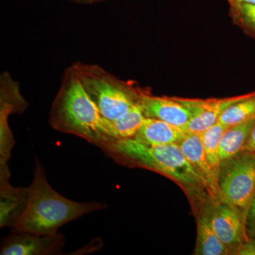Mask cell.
<instances>
[{
  "label": "cell",
  "mask_w": 255,
  "mask_h": 255,
  "mask_svg": "<svg viewBox=\"0 0 255 255\" xmlns=\"http://www.w3.org/2000/svg\"><path fill=\"white\" fill-rule=\"evenodd\" d=\"M139 105L146 118L158 119L187 131L191 114L175 97H158L142 90Z\"/></svg>",
  "instance_id": "30bf717a"
},
{
  "label": "cell",
  "mask_w": 255,
  "mask_h": 255,
  "mask_svg": "<svg viewBox=\"0 0 255 255\" xmlns=\"http://www.w3.org/2000/svg\"><path fill=\"white\" fill-rule=\"evenodd\" d=\"M228 128L219 122L215 125L210 127L205 131L200 133L206 157H207L211 168L218 179L219 177L221 164V156H220V144H221L223 133Z\"/></svg>",
  "instance_id": "2e32d148"
},
{
  "label": "cell",
  "mask_w": 255,
  "mask_h": 255,
  "mask_svg": "<svg viewBox=\"0 0 255 255\" xmlns=\"http://www.w3.org/2000/svg\"><path fill=\"white\" fill-rule=\"evenodd\" d=\"M196 255H231L228 248L215 232L209 214L206 210L199 215L197 221V238Z\"/></svg>",
  "instance_id": "5bb4252c"
},
{
  "label": "cell",
  "mask_w": 255,
  "mask_h": 255,
  "mask_svg": "<svg viewBox=\"0 0 255 255\" xmlns=\"http://www.w3.org/2000/svg\"><path fill=\"white\" fill-rule=\"evenodd\" d=\"M0 105L9 106L14 114H22L28 107L20 92L18 82L14 81L6 71L3 72L0 76Z\"/></svg>",
  "instance_id": "ac0fdd59"
},
{
  "label": "cell",
  "mask_w": 255,
  "mask_h": 255,
  "mask_svg": "<svg viewBox=\"0 0 255 255\" xmlns=\"http://www.w3.org/2000/svg\"><path fill=\"white\" fill-rule=\"evenodd\" d=\"M71 67L104 118L115 120L139 104L142 90L120 80L100 65L77 62Z\"/></svg>",
  "instance_id": "277c9868"
},
{
  "label": "cell",
  "mask_w": 255,
  "mask_h": 255,
  "mask_svg": "<svg viewBox=\"0 0 255 255\" xmlns=\"http://www.w3.org/2000/svg\"><path fill=\"white\" fill-rule=\"evenodd\" d=\"M253 119H255V92L246 94L244 98L228 107L219 122L230 127Z\"/></svg>",
  "instance_id": "e0dca14e"
},
{
  "label": "cell",
  "mask_w": 255,
  "mask_h": 255,
  "mask_svg": "<svg viewBox=\"0 0 255 255\" xmlns=\"http://www.w3.org/2000/svg\"><path fill=\"white\" fill-rule=\"evenodd\" d=\"M187 132L158 119L146 118L135 136L137 141L150 145L179 144Z\"/></svg>",
  "instance_id": "7c38bea8"
},
{
  "label": "cell",
  "mask_w": 255,
  "mask_h": 255,
  "mask_svg": "<svg viewBox=\"0 0 255 255\" xmlns=\"http://www.w3.org/2000/svg\"><path fill=\"white\" fill-rule=\"evenodd\" d=\"M229 7L233 23L255 40V4L229 2Z\"/></svg>",
  "instance_id": "d6986e66"
},
{
  "label": "cell",
  "mask_w": 255,
  "mask_h": 255,
  "mask_svg": "<svg viewBox=\"0 0 255 255\" xmlns=\"http://www.w3.org/2000/svg\"><path fill=\"white\" fill-rule=\"evenodd\" d=\"M206 210L215 232L231 255H237L242 246L250 239L246 221L239 211L219 199L211 197Z\"/></svg>",
  "instance_id": "8992f818"
},
{
  "label": "cell",
  "mask_w": 255,
  "mask_h": 255,
  "mask_svg": "<svg viewBox=\"0 0 255 255\" xmlns=\"http://www.w3.org/2000/svg\"><path fill=\"white\" fill-rule=\"evenodd\" d=\"M243 151L255 152V124L253 129H252L251 134H250Z\"/></svg>",
  "instance_id": "603a6c76"
},
{
  "label": "cell",
  "mask_w": 255,
  "mask_h": 255,
  "mask_svg": "<svg viewBox=\"0 0 255 255\" xmlns=\"http://www.w3.org/2000/svg\"><path fill=\"white\" fill-rule=\"evenodd\" d=\"M246 95L245 94L226 98L206 100L181 97H175V99L190 112L191 119L187 127V132L201 133L218 123L225 111L244 98Z\"/></svg>",
  "instance_id": "ba28073f"
},
{
  "label": "cell",
  "mask_w": 255,
  "mask_h": 255,
  "mask_svg": "<svg viewBox=\"0 0 255 255\" xmlns=\"http://www.w3.org/2000/svg\"><path fill=\"white\" fill-rule=\"evenodd\" d=\"M7 162H0V226L14 228L22 218L30 198V188L15 187L9 183Z\"/></svg>",
  "instance_id": "9c48e42d"
},
{
  "label": "cell",
  "mask_w": 255,
  "mask_h": 255,
  "mask_svg": "<svg viewBox=\"0 0 255 255\" xmlns=\"http://www.w3.org/2000/svg\"><path fill=\"white\" fill-rule=\"evenodd\" d=\"M237 255H255V239H249L242 246Z\"/></svg>",
  "instance_id": "7402d4cb"
},
{
  "label": "cell",
  "mask_w": 255,
  "mask_h": 255,
  "mask_svg": "<svg viewBox=\"0 0 255 255\" xmlns=\"http://www.w3.org/2000/svg\"><path fill=\"white\" fill-rule=\"evenodd\" d=\"M65 244L63 234L37 235L13 233L1 244V255H54L61 254Z\"/></svg>",
  "instance_id": "52a82bcc"
},
{
  "label": "cell",
  "mask_w": 255,
  "mask_h": 255,
  "mask_svg": "<svg viewBox=\"0 0 255 255\" xmlns=\"http://www.w3.org/2000/svg\"><path fill=\"white\" fill-rule=\"evenodd\" d=\"M255 193V152L243 151L221 161L218 199L239 211L246 221Z\"/></svg>",
  "instance_id": "5b68a950"
},
{
  "label": "cell",
  "mask_w": 255,
  "mask_h": 255,
  "mask_svg": "<svg viewBox=\"0 0 255 255\" xmlns=\"http://www.w3.org/2000/svg\"><path fill=\"white\" fill-rule=\"evenodd\" d=\"M14 114L7 105H0V162H7L14 145V137L9 128V117Z\"/></svg>",
  "instance_id": "ffe728a7"
},
{
  "label": "cell",
  "mask_w": 255,
  "mask_h": 255,
  "mask_svg": "<svg viewBox=\"0 0 255 255\" xmlns=\"http://www.w3.org/2000/svg\"><path fill=\"white\" fill-rule=\"evenodd\" d=\"M99 147L117 163L163 174L186 189L207 191L205 184L186 158L179 144L150 145L129 138L108 140Z\"/></svg>",
  "instance_id": "7a4b0ae2"
},
{
  "label": "cell",
  "mask_w": 255,
  "mask_h": 255,
  "mask_svg": "<svg viewBox=\"0 0 255 255\" xmlns=\"http://www.w3.org/2000/svg\"><path fill=\"white\" fill-rule=\"evenodd\" d=\"M255 124V119H253L226 129L220 144L221 161L234 157L244 150L245 145Z\"/></svg>",
  "instance_id": "9a60e30c"
},
{
  "label": "cell",
  "mask_w": 255,
  "mask_h": 255,
  "mask_svg": "<svg viewBox=\"0 0 255 255\" xmlns=\"http://www.w3.org/2000/svg\"><path fill=\"white\" fill-rule=\"evenodd\" d=\"M76 2L81 3V4H92L95 3L102 2V1H107V0H73Z\"/></svg>",
  "instance_id": "cb8c5ba5"
},
{
  "label": "cell",
  "mask_w": 255,
  "mask_h": 255,
  "mask_svg": "<svg viewBox=\"0 0 255 255\" xmlns=\"http://www.w3.org/2000/svg\"><path fill=\"white\" fill-rule=\"evenodd\" d=\"M29 188L27 208L13 228V233L57 234L60 227L70 221L107 207L104 203L77 202L60 195L50 185L44 167L38 159Z\"/></svg>",
  "instance_id": "6da1fadb"
},
{
  "label": "cell",
  "mask_w": 255,
  "mask_h": 255,
  "mask_svg": "<svg viewBox=\"0 0 255 255\" xmlns=\"http://www.w3.org/2000/svg\"><path fill=\"white\" fill-rule=\"evenodd\" d=\"M228 3H248V4H255V0H227Z\"/></svg>",
  "instance_id": "d4e9b609"
},
{
  "label": "cell",
  "mask_w": 255,
  "mask_h": 255,
  "mask_svg": "<svg viewBox=\"0 0 255 255\" xmlns=\"http://www.w3.org/2000/svg\"><path fill=\"white\" fill-rule=\"evenodd\" d=\"M48 122L55 130L76 135L98 147L108 140L105 119L84 90L71 66L65 70Z\"/></svg>",
  "instance_id": "3957f363"
},
{
  "label": "cell",
  "mask_w": 255,
  "mask_h": 255,
  "mask_svg": "<svg viewBox=\"0 0 255 255\" xmlns=\"http://www.w3.org/2000/svg\"><path fill=\"white\" fill-rule=\"evenodd\" d=\"M179 145L186 158L205 184L210 197L218 199L219 179L206 157L201 134L187 132Z\"/></svg>",
  "instance_id": "8fae6325"
},
{
  "label": "cell",
  "mask_w": 255,
  "mask_h": 255,
  "mask_svg": "<svg viewBox=\"0 0 255 255\" xmlns=\"http://www.w3.org/2000/svg\"><path fill=\"white\" fill-rule=\"evenodd\" d=\"M246 226L248 237L255 239V193L247 214Z\"/></svg>",
  "instance_id": "44dd1931"
},
{
  "label": "cell",
  "mask_w": 255,
  "mask_h": 255,
  "mask_svg": "<svg viewBox=\"0 0 255 255\" xmlns=\"http://www.w3.org/2000/svg\"><path fill=\"white\" fill-rule=\"evenodd\" d=\"M145 119V115L139 104L115 120L105 119L106 135L108 140L133 138Z\"/></svg>",
  "instance_id": "4fadbf2b"
}]
</instances>
